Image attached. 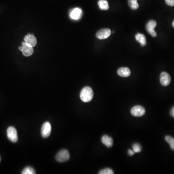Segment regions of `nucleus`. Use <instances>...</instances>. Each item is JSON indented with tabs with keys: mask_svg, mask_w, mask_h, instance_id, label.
Returning <instances> with one entry per match:
<instances>
[{
	"mask_svg": "<svg viewBox=\"0 0 174 174\" xmlns=\"http://www.w3.org/2000/svg\"><path fill=\"white\" fill-rule=\"evenodd\" d=\"M80 97L84 103L90 102L94 97V91L92 89L88 86L83 88L80 94Z\"/></svg>",
	"mask_w": 174,
	"mask_h": 174,
	"instance_id": "obj_1",
	"label": "nucleus"
},
{
	"mask_svg": "<svg viewBox=\"0 0 174 174\" xmlns=\"http://www.w3.org/2000/svg\"><path fill=\"white\" fill-rule=\"evenodd\" d=\"M70 159L69 151L66 150H62L59 151L56 156V160L59 162L67 161Z\"/></svg>",
	"mask_w": 174,
	"mask_h": 174,
	"instance_id": "obj_2",
	"label": "nucleus"
},
{
	"mask_svg": "<svg viewBox=\"0 0 174 174\" xmlns=\"http://www.w3.org/2000/svg\"><path fill=\"white\" fill-rule=\"evenodd\" d=\"M7 136L9 140L13 143H16L18 140L17 131L14 127L10 126L7 130Z\"/></svg>",
	"mask_w": 174,
	"mask_h": 174,
	"instance_id": "obj_3",
	"label": "nucleus"
},
{
	"mask_svg": "<svg viewBox=\"0 0 174 174\" xmlns=\"http://www.w3.org/2000/svg\"><path fill=\"white\" fill-rule=\"evenodd\" d=\"M146 110L144 107L141 105H136L131 109L130 113L135 117H140L143 116L145 114Z\"/></svg>",
	"mask_w": 174,
	"mask_h": 174,
	"instance_id": "obj_4",
	"label": "nucleus"
},
{
	"mask_svg": "<svg viewBox=\"0 0 174 174\" xmlns=\"http://www.w3.org/2000/svg\"><path fill=\"white\" fill-rule=\"evenodd\" d=\"M156 25H157V23L156 21L154 20H151L147 23L146 27V31L148 32V33L153 37L157 36V33L154 30V28L156 27Z\"/></svg>",
	"mask_w": 174,
	"mask_h": 174,
	"instance_id": "obj_5",
	"label": "nucleus"
},
{
	"mask_svg": "<svg viewBox=\"0 0 174 174\" xmlns=\"http://www.w3.org/2000/svg\"><path fill=\"white\" fill-rule=\"evenodd\" d=\"M51 124L49 122H45L41 128V135L44 138H48L51 134Z\"/></svg>",
	"mask_w": 174,
	"mask_h": 174,
	"instance_id": "obj_6",
	"label": "nucleus"
},
{
	"mask_svg": "<svg viewBox=\"0 0 174 174\" xmlns=\"http://www.w3.org/2000/svg\"><path fill=\"white\" fill-rule=\"evenodd\" d=\"M111 33V30L108 28L101 29L97 32L96 34L97 38L99 39L103 40L110 37Z\"/></svg>",
	"mask_w": 174,
	"mask_h": 174,
	"instance_id": "obj_7",
	"label": "nucleus"
},
{
	"mask_svg": "<svg viewBox=\"0 0 174 174\" xmlns=\"http://www.w3.org/2000/svg\"><path fill=\"white\" fill-rule=\"evenodd\" d=\"M161 84L163 86H167L170 84L171 82V77L169 74L166 72H163L161 74L160 78Z\"/></svg>",
	"mask_w": 174,
	"mask_h": 174,
	"instance_id": "obj_8",
	"label": "nucleus"
},
{
	"mask_svg": "<svg viewBox=\"0 0 174 174\" xmlns=\"http://www.w3.org/2000/svg\"><path fill=\"white\" fill-rule=\"evenodd\" d=\"M24 40L27 45L32 47H35L37 44V39L35 36L32 34H29L26 35Z\"/></svg>",
	"mask_w": 174,
	"mask_h": 174,
	"instance_id": "obj_9",
	"label": "nucleus"
},
{
	"mask_svg": "<svg viewBox=\"0 0 174 174\" xmlns=\"http://www.w3.org/2000/svg\"><path fill=\"white\" fill-rule=\"evenodd\" d=\"M82 10L79 8H75L70 13V17L74 20H79L82 17Z\"/></svg>",
	"mask_w": 174,
	"mask_h": 174,
	"instance_id": "obj_10",
	"label": "nucleus"
},
{
	"mask_svg": "<svg viewBox=\"0 0 174 174\" xmlns=\"http://www.w3.org/2000/svg\"><path fill=\"white\" fill-rule=\"evenodd\" d=\"M101 141L103 144L105 145L108 148H111L113 145V140L112 138L107 135H104L102 136Z\"/></svg>",
	"mask_w": 174,
	"mask_h": 174,
	"instance_id": "obj_11",
	"label": "nucleus"
},
{
	"mask_svg": "<svg viewBox=\"0 0 174 174\" xmlns=\"http://www.w3.org/2000/svg\"><path fill=\"white\" fill-rule=\"evenodd\" d=\"M118 75L123 78L129 77L130 75V70L128 67H120L117 71Z\"/></svg>",
	"mask_w": 174,
	"mask_h": 174,
	"instance_id": "obj_12",
	"label": "nucleus"
},
{
	"mask_svg": "<svg viewBox=\"0 0 174 174\" xmlns=\"http://www.w3.org/2000/svg\"><path fill=\"white\" fill-rule=\"evenodd\" d=\"M23 50L21 51L23 52V54L24 56L26 57H29L33 54V47L28 46L27 44L23 46Z\"/></svg>",
	"mask_w": 174,
	"mask_h": 174,
	"instance_id": "obj_13",
	"label": "nucleus"
},
{
	"mask_svg": "<svg viewBox=\"0 0 174 174\" xmlns=\"http://www.w3.org/2000/svg\"><path fill=\"white\" fill-rule=\"evenodd\" d=\"M136 40L140 44L142 47H145L146 45V39L145 35L142 33H137L135 36Z\"/></svg>",
	"mask_w": 174,
	"mask_h": 174,
	"instance_id": "obj_14",
	"label": "nucleus"
},
{
	"mask_svg": "<svg viewBox=\"0 0 174 174\" xmlns=\"http://www.w3.org/2000/svg\"><path fill=\"white\" fill-rule=\"evenodd\" d=\"M99 8L102 10H107L110 8L108 2L106 0H99L98 2Z\"/></svg>",
	"mask_w": 174,
	"mask_h": 174,
	"instance_id": "obj_15",
	"label": "nucleus"
},
{
	"mask_svg": "<svg viewBox=\"0 0 174 174\" xmlns=\"http://www.w3.org/2000/svg\"><path fill=\"white\" fill-rule=\"evenodd\" d=\"M128 3L130 8L132 10H136L139 8L137 0H128Z\"/></svg>",
	"mask_w": 174,
	"mask_h": 174,
	"instance_id": "obj_16",
	"label": "nucleus"
},
{
	"mask_svg": "<svg viewBox=\"0 0 174 174\" xmlns=\"http://www.w3.org/2000/svg\"><path fill=\"white\" fill-rule=\"evenodd\" d=\"M165 140L170 145V148L173 151H174V139L173 137L170 136H166Z\"/></svg>",
	"mask_w": 174,
	"mask_h": 174,
	"instance_id": "obj_17",
	"label": "nucleus"
},
{
	"mask_svg": "<svg viewBox=\"0 0 174 174\" xmlns=\"http://www.w3.org/2000/svg\"><path fill=\"white\" fill-rule=\"evenodd\" d=\"M23 174H36L35 170L32 167L28 166L25 168L22 172Z\"/></svg>",
	"mask_w": 174,
	"mask_h": 174,
	"instance_id": "obj_18",
	"label": "nucleus"
},
{
	"mask_svg": "<svg viewBox=\"0 0 174 174\" xmlns=\"http://www.w3.org/2000/svg\"><path fill=\"white\" fill-rule=\"evenodd\" d=\"M132 148L135 153H139L142 151V146L138 143H135L132 146Z\"/></svg>",
	"mask_w": 174,
	"mask_h": 174,
	"instance_id": "obj_19",
	"label": "nucleus"
},
{
	"mask_svg": "<svg viewBox=\"0 0 174 174\" xmlns=\"http://www.w3.org/2000/svg\"><path fill=\"white\" fill-rule=\"evenodd\" d=\"M99 174H113L114 172L111 168H106L105 169H102L99 172Z\"/></svg>",
	"mask_w": 174,
	"mask_h": 174,
	"instance_id": "obj_20",
	"label": "nucleus"
},
{
	"mask_svg": "<svg viewBox=\"0 0 174 174\" xmlns=\"http://www.w3.org/2000/svg\"><path fill=\"white\" fill-rule=\"evenodd\" d=\"M166 3L170 7H174V0H165Z\"/></svg>",
	"mask_w": 174,
	"mask_h": 174,
	"instance_id": "obj_21",
	"label": "nucleus"
},
{
	"mask_svg": "<svg viewBox=\"0 0 174 174\" xmlns=\"http://www.w3.org/2000/svg\"><path fill=\"white\" fill-rule=\"evenodd\" d=\"M128 153L129 156H132L135 154V152L133 150H130H130H128Z\"/></svg>",
	"mask_w": 174,
	"mask_h": 174,
	"instance_id": "obj_22",
	"label": "nucleus"
},
{
	"mask_svg": "<svg viewBox=\"0 0 174 174\" xmlns=\"http://www.w3.org/2000/svg\"><path fill=\"white\" fill-rule=\"evenodd\" d=\"M170 115L174 118V106L171 108V110H170Z\"/></svg>",
	"mask_w": 174,
	"mask_h": 174,
	"instance_id": "obj_23",
	"label": "nucleus"
},
{
	"mask_svg": "<svg viewBox=\"0 0 174 174\" xmlns=\"http://www.w3.org/2000/svg\"><path fill=\"white\" fill-rule=\"evenodd\" d=\"M23 46H21V47H19V48H18V49H19V50H20V51H22V50H23Z\"/></svg>",
	"mask_w": 174,
	"mask_h": 174,
	"instance_id": "obj_24",
	"label": "nucleus"
},
{
	"mask_svg": "<svg viewBox=\"0 0 174 174\" xmlns=\"http://www.w3.org/2000/svg\"><path fill=\"white\" fill-rule=\"evenodd\" d=\"M172 25H173V27L174 28V21H173V23H172Z\"/></svg>",
	"mask_w": 174,
	"mask_h": 174,
	"instance_id": "obj_25",
	"label": "nucleus"
},
{
	"mask_svg": "<svg viewBox=\"0 0 174 174\" xmlns=\"http://www.w3.org/2000/svg\"><path fill=\"white\" fill-rule=\"evenodd\" d=\"M0 161H1V157H0Z\"/></svg>",
	"mask_w": 174,
	"mask_h": 174,
	"instance_id": "obj_26",
	"label": "nucleus"
}]
</instances>
